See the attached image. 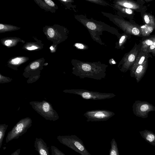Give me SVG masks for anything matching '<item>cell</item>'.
I'll list each match as a JSON object with an SVG mask.
<instances>
[{
  "label": "cell",
  "mask_w": 155,
  "mask_h": 155,
  "mask_svg": "<svg viewBox=\"0 0 155 155\" xmlns=\"http://www.w3.org/2000/svg\"><path fill=\"white\" fill-rule=\"evenodd\" d=\"M107 67L99 63L78 62L74 64L72 73L81 79L87 78L101 80L106 76Z\"/></svg>",
  "instance_id": "obj_1"
},
{
  "label": "cell",
  "mask_w": 155,
  "mask_h": 155,
  "mask_svg": "<svg viewBox=\"0 0 155 155\" xmlns=\"http://www.w3.org/2000/svg\"><path fill=\"white\" fill-rule=\"evenodd\" d=\"M58 141L81 155H91L86 149L82 141L75 135L58 136Z\"/></svg>",
  "instance_id": "obj_2"
},
{
  "label": "cell",
  "mask_w": 155,
  "mask_h": 155,
  "mask_svg": "<svg viewBox=\"0 0 155 155\" xmlns=\"http://www.w3.org/2000/svg\"><path fill=\"white\" fill-rule=\"evenodd\" d=\"M65 92L78 95L83 99L94 100L112 98L116 95L113 93H103L83 89H71L65 90Z\"/></svg>",
  "instance_id": "obj_3"
},
{
  "label": "cell",
  "mask_w": 155,
  "mask_h": 155,
  "mask_svg": "<svg viewBox=\"0 0 155 155\" xmlns=\"http://www.w3.org/2000/svg\"><path fill=\"white\" fill-rule=\"evenodd\" d=\"M115 114L114 112L110 110H97L87 111L83 115L87 118V122H97L106 121Z\"/></svg>",
  "instance_id": "obj_4"
},
{
  "label": "cell",
  "mask_w": 155,
  "mask_h": 155,
  "mask_svg": "<svg viewBox=\"0 0 155 155\" xmlns=\"http://www.w3.org/2000/svg\"><path fill=\"white\" fill-rule=\"evenodd\" d=\"M132 108L133 113L136 116L143 118H147L149 112L155 111V107L152 104L140 100L135 101Z\"/></svg>",
  "instance_id": "obj_5"
},
{
  "label": "cell",
  "mask_w": 155,
  "mask_h": 155,
  "mask_svg": "<svg viewBox=\"0 0 155 155\" xmlns=\"http://www.w3.org/2000/svg\"><path fill=\"white\" fill-rule=\"evenodd\" d=\"M31 126V122L30 120H22L19 122L8 133L5 139L6 143L12 140L18 139L27 131Z\"/></svg>",
  "instance_id": "obj_6"
},
{
  "label": "cell",
  "mask_w": 155,
  "mask_h": 155,
  "mask_svg": "<svg viewBox=\"0 0 155 155\" xmlns=\"http://www.w3.org/2000/svg\"><path fill=\"white\" fill-rule=\"evenodd\" d=\"M141 47L140 44L138 45H135L127 57L124 60L123 62L122 63V66L119 68L121 72L124 73L130 69L134 63L137 55L140 51Z\"/></svg>",
  "instance_id": "obj_7"
},
{
  "label": "cell",
  "mask_w": 155,
  "mask_h": 155,
  "mask_svg": "<svg viewBox=\"0 0 155 155\" xmlns=\"http://www.w3.org/2000/svg\"><path fill=\"white\" fill-rule=\"evenodd\" d=\"M151 56V55L150 54L140 51L137 55L134 63L130 69V77H132L134 71L138 66L141 64L144 61L148 60V58Z\"/></svg>",
  "instance_id": "obj_8"
},
{
  "label": "cell",
  "mask_w": 155,
  "mask_h": 155,
  "mask_svg": "<svg viewBox=\"0 0 155 155\" xmlns=\"http://www.w3.org/2000/svg\"><path fill=\"white\" fill-rule=\"evenodd\" d=\"M34 147L39 155H50L47 144L41 138H35Z\"/></svg>",
  "instance_id": "obj_9"
},
{
  "label": "cell",
  "mask_w": 155,
  "mask_h": 155,
  "mask_svg": "<svg viewBox=\"0 0 155 155\" xmlns=\"http://www.w3.org/2000/svg\"><path fill=\"white\" fill-rule=\"evenodd\" d=\"M148 66V60L138 66L135 69L132 77L134 78L137 83L139 82L145 74Z\"/></svg>",
  "instance_id": "obj_10"
},
{
  "label": "cell",
  "mask_w": 155,
  "mask_h": 155,
  "mask_svg": "<svg viewBox=\"0 0 155 155\" xmlns=\"http://www.w3.org/2000/svg\"><path fill=\"white\" fill-rule=\"evenodd\" d=\"M140 133L145 141L153 146H155V134L152 131L147 130L140 131Z\"/></svg>",
  "instance_id": "obj_11"
},
{
  "label": "cell",
  "mask_w": 155,
  "mask_h": 155,
  "mask_svg": "<svg viewBox=\"0 0 155 155\" xmlns=\"http://www.w3.org/2000/svg\"><path fill=\"white\" fill-rule=\"evenodd\" d=\"M155 41V35L152 36L143 40L141 43L140 51L144 52Z\"/></svg>",
  "instance_id": "obj_12"
},
{
  "label": "cell",
  "mask_w": 155,
  "mask_h": 155,
  "mask_svg": "<svg viewBox=\"0 0 155 155\" xmlns=\"http://www.w3.org/2000/svg\"><path fill=\"white\" fill-rule=\"evenodd\" d=\"M111 147L109 150V155H119L117 143L114 138L110 142Z\"/></svg>",
  "instance_id": "obj_13"
},
{
  "label": "cell",
  "mask_w": 155,
  "mask_h": 155,
  "mask_svg": "<svg viewBox=\"0 0 155 155\" xmlns=\"http://www.w3.org/2000/svg\"><path fill=\"white\" fill-rule=\"evenodd\" d=\"M140 28L141 34L144 35H147L153 31L154 28L152 26L146 24L140 27Z\"/></svg>",
  "instance_id": "obj_14"
},
{
  "label": "cell",
  "mask_w": 155,
  "mask_h": 155,
  "mask_svg": "<svg viewBox=\"0 0 155 155\" xmlns=\"http://www.w3.org/2000/svg\"><path fill=\"white\" fill-rule=\"evenodd\" d=\"M143 19L146 24L155 27V20L153 16L150 15L146 14L143 16Z\"/></svg>",
  "instance_id": "obj_15"
},
{
  "label": "cell",
  "mask_w": 155,
  "mask_h": 155,
  "mask_svg": "<svg viewBox=\"0 0 155 155\" xmlns=\"http://www.w3.org/2000/svg\"><path fill=\"white\" fill-rule=\"evenodd\" d=\"M8 125L5 124L0 126V148L1 147Z\"/></svg>",
  "instance_id": "obj_16"
},
{
  "label": "cell",
  "mask_w": 155,
  "mask_h": 155,
  "mask_svg": "<svg viewBox=\"0 0 155 155\" xmlns=\"http://www.w3.org/2000/svg\"><path fill=\"white\" fill-rule=\"evenodd\" d=\"M121 5L128 8L137 9L139 8L137 5L131 2H125L120 3Z\"/></svg>",
  "instance_id": "obj_17"
},
{
  "label": "cell",
  "mask_w": 155,
  "mask_h": 155,
  "mask_svg": "<svg viewBox=\"0 0 155 155\" xmlns=\"http://www.w3.org/2000/svg\"><path fill=\"white\" fill-rule=\"evenodd\" d=\"M51 155H66L54 146H51Z\"/></svg>",
  "instance_id": "obj_18"
},
{
  "label": "cell",
  "mask_w": 155,
  "mask_h": 155,
  "mask_svg": "<svg viewBox=\"0 0 155 155\" xmlns=\"http://www.w3.org/2000/svg\"><path fill=\"white\" fill-rule=\"evenodd\" d=\"M144 52L150 54L152 53L154 56L155 55V41Z\"/></svg>",
  "instance_id": "obj_19"
},
{
  "label": "cell",
  "mask_w": 155,
  "mask_h": 155,
  "mask_svg": "<svg viewBox=\"0 0 155 155\" xmlns=\"http://www.w3.org/2000/svg\"><path fill=\"white\" fill-rule=\"evenodd\" d=\"M23 61L22 58H17L12 59L11 62L12 64H17Z\"/></svg>",
  "instance_id": "obj_20"
},
{
  "label": "cell",
  "mask_w": 155,
  "mask_h": 155,
  "mask_svg": "<svg viewBox=\"0 0 155 155\" xmlns=\"http://www.w3.org/2000/svg\"><path fill=\"white\" fill-rule=\"evenodd\" d=\"M87 27L90 29L91 30H94L96 28L95 24L92 22H88L87 24Z\"/></svg>",
  "instance_id": "obj_21"
},
{
  "label": "cell",
  "mask_w": 155,
  "mask_h": 155,
  "mask_svg": "<svg viewBox=\"0 0 155 155\" xmlns=\"http://www.w3.org/2000/svg\"><path fill=\"white\" fill-rule=\"evenodd\" d=\"M47 33L49 36L52 38L53 37L54 35V30L51 28H49L47 30Z\"/></svg>",
  "instance_id": "obj_22"
},
{
  "label": "cell",
  "mask_w": 155,
  "mask_h": 155,
  "mask_svg": "<svg viewBox=\"0 0 155 155\" xmlns=\"http://www.w3.org/2000/svg\"><path fill=\"white\" fill-rule=\"evenodd\" d=\"M43 108L45 112H48L49 110V104L47 102L44 103L43 106Z\"/></svg>",
  "instance_id": "obj_23"
},
{
  "label": "cell",
  "mask_w": 155,
  "mask_h": 155,
  "mask_svg": "<svg viewBox=\"0 0 155 155\" xmlns=\"http://www.w3.org/2000/svg\"><path fill=\"white\" fill-rule=\"evenodd\" d=\"M39 65V63L38 62H33L30 65V68L31 69H35L38 68Z\"/></svg>",
  "instance_id": "obj_24"
},
{
  "label": "cell",
  "mask_w": 155,
  "mask_h": 155,
  "mask_svg": "<svg viewBox=\"0 0 155 155\" xmlns=\"http://www.w3.org/2000/svg\"><path fill=\"white\" fill-rule=\"evenodd\" d=\"M45 2L48 5L51 6H54V2L50 0H45Z\"/></svg>",
  "instance_id": "obj_25"
},
{
  "label": "cell",
  "mask_w": 155,
  "mask_h": 155,
  "mask_svg": "<svg viewBox=\"0 0 155 155\" xmlns=\"http://www.w3.org/2000/svg\"><path fill=\"white\" fill-rule=\"evenodd\" d=\"M12 41L10 40H7L4 42L5 45L6 46H9L12 44Z\"/></svg>",
  "instance_id": "obj_26"
},
{
  "label": "cell",
  "mask_w": 155,
  "mask_h": 155,
  "mask_svg": "<svg viewBox=\"0 0 155 155\" xmlns=\"http://www.w3.org/2000/svg\"><path fill=\"white\" fill-rule=\"evenodd\" d=\"M21 149L19 148L13 152L11 155H20Z\"/></svg>",
  "instance_id": "obj_27"
},
{
  "label": "cell",
  "mask_w": 155,
  "mask_h": 155,
  "mask_svg": "<svg viewBox=\"0 0 155 155\" xmlns=\"http://www.w3.org/2000/svg\"><path fill=\"white\" fill-rule=\"evenodd\" d=\"M75 46L79 49H83L84 47V45L80 43L75 44Z\"/></svg>",
  "instance_id": "obj_28"
},
{
  "label": "cell",
  "mask_w": 155,
  "mask_h": 155,
  "mask_svg": "<svg viewBox=\"0 0 155 155\" xmlns=\"http://www.w3.org/2000/svg\"><path fill=\"white\" fill-rule=\"evenodd\" d=\"M38 48V47L32 45L30 47H28L26 48V49L29 50H32L36 49Z\"/></svg>",
  "instance_id": "obj_29"
},
{
  "label": "cell",
  "mask_w": 155,
  "mask_h": 155,
  "mask_svg": "<svg viewBox=\"0 0 155 155\" xmlns=\"http://www.w3.org/2000/svg\"><path fill=\"white\" fill-rule=\"evenodd\" d=\"M125 11L126 13L129 14H132L133 13V11L130 8H126L125 9Z\"/></svg>",
  "instance_id": "obj_30"
},
{
  "label": "cell",
  "mask_w": 155,
  "mask_h": 155,
  "mask_svg": "<svg viewBox=\"0 0 155 155\" xmlns=\"http://www.w3.org/2000/svg\"><path fill=\"white\" fill-rule=\"evenodd\" d=\"M125 37H126L125 36H123L121 37L119 40L120 44H121L122 43L124 39H125Z\"/></svg>",
  "instance_id": "obj_31"
},
{
  "label": "cell",
  "mask_w": 155,
  "mask_h": 155,
  "mask_svg": "<svg viewBox=\"0 0 155 155\" xmlns=\"http://www.w3.org/2000/svg\"><path fill=\"white\" fill-rule=\"evenodd\" d=\"M4 28V25L2 24H0V29L1 30L3 29Z\"/></svg>",
  "instance_id": "obj_32"
},
{
  "label": "cell",
  "mask_w": 155,
  "mask_h": 155,
  "mask_svg": "<svg viewBox=\"0 0 155 155\" xmlns=\"http://www.w3.org/2000/svg\"><path fill=\"white\" fill-rule=\"evenodd\" d=\"M32 155V154H31V155Z\"/></svg>",
  "instance_id": "obj_33"
}]
</instances>
